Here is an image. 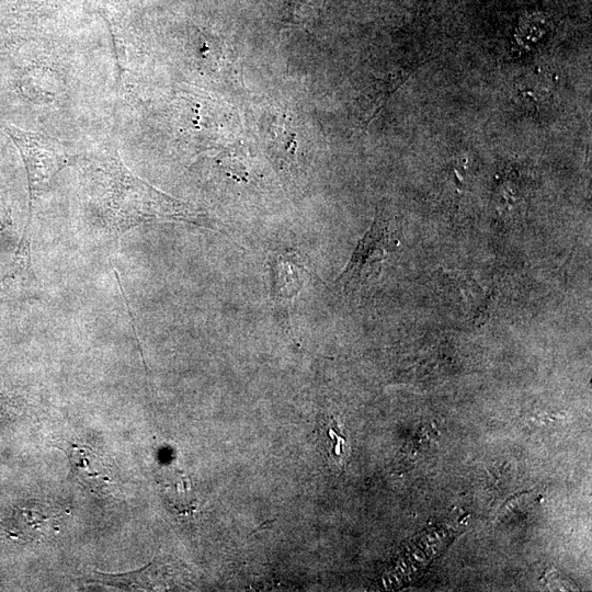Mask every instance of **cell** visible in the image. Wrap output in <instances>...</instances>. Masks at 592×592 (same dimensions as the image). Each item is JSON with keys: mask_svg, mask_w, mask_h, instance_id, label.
<instances>
[{"mask_svg": "<svg viewBox=\"0 0 592 592\" xmlns=\"http://www.w3.org/2000/svg\"><path fill=\"white\" fill-rule=\"evenodd\" d=\"M99 171L103 187L99 212L103 227L111 236L118 237L134 227L155 221L212 227L204 213L134 174L116 149L106 152Z\"/></svg>", "mask_w": 592, "mask_h": 592, "instance_id": "6da1fadb", "label": "cell"}, {"mask_svg": "<svg viewBox=\"0 0 592 592\" xmlns=\"http://www.w3.org/2000/svg\"><path fill=\"white\" fill-rule=\"evenodd\" d=\"M3 130L18 148L26 170L29 215L13 259V270L24 273L31 265V226L36 203L47 192L57 173L70 163L72 156L64 144L44 134L12 124L4 125Z\"/></svg>", "mask_w": 592, "mask_h": 592, "instance_id": "7a4b0ae2", "label": "cell"}, {"mask_svg": "<svg viewBox=\"0 0 592 592\" xmlns=\"http://www.w3.org/2000/svg\"><path fill=\"white\" fill-rule=\"evenodd\" d=\"M397 240L390 221L379 212L369 229L358 241L334 285L343 292H356L374 283L383 269L384 261L395 249Z\"/></svg>", "mask_w": 592, "mask_h": 592, "instance_id": "3957f363", "label": "cell"}, {"mask_svg": "<svg viewBox=\"0 0 592 592\" xmlns=\"http://www.w3.org/2000/svg\"><path fill=\"white\" fill-rule=\"evenodd\" d=\"M61 514L56 506L43 502H27L15 506L0 519L1 528L13 539L36 542L55 534Z\"/></svg>", "mask_w": 592, "mask_h": 592, "instance_id": "277c9868", "label": "cell"}, {"mask_svg": "<svg viewBox=\"0 0 592 592\" xmlns=\"http://www.w3.org/2000/svg\"><path fill=\"white\" fill-rule=\"evenodd\" d=\"M267 265L271 299L278 308L286 309L305 284V262L297 252L286 250L269 254Z\"/></svg>", "mask_w": 592, "mask_h": 592, "instance_id": "5b68a950", "label": "cell"}, {"mask_svg": "<svg viewBox=\"0 0 592 592\" xmlns=\"http://www.w3.org/2000/svg\"><path fill=\"white\" fill-rule=\"evenodd\" d=\"M75 477L91 492L102 496L107 492L111 478L101 459L90 449L72 445L68 452Z\"/></svg>", "mask_w": 592, "mask_h": 592, "instance_id": "8992f818", "label": "cell"}, {"mask_svg": "<svg viewBox=\"0 0 592 592\" xmlns=\"http://www.w3.org/2000/svg\"><path fill=\"white\" fill-rule=\"evenodd\" d=\"M11 223L10 212L0 191V230Z\"/></svg>", "mask_w": 592, "mask_h": 592, "instance_id": "52a82bcc", "label": "cell"}]
</instances>
